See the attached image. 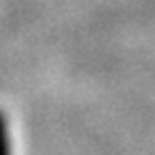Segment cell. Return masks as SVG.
I'll return each mask as SVG.
<instances>
[{
    "label": "cell",
    "instance_id": "obj_1",
    "mask_svg": "<svg viewBox=\"0 0 155 155\" xmlns=\"http://www.w3.org/2000/svg\"><path fill=\"white\" fill-rule=\"evenodd\" d=\"M0 155H9V136H7V123L0 114Z\"/></svg>",
    "mask_w": 155,
    "mask_h": 155
}]
</instances>
